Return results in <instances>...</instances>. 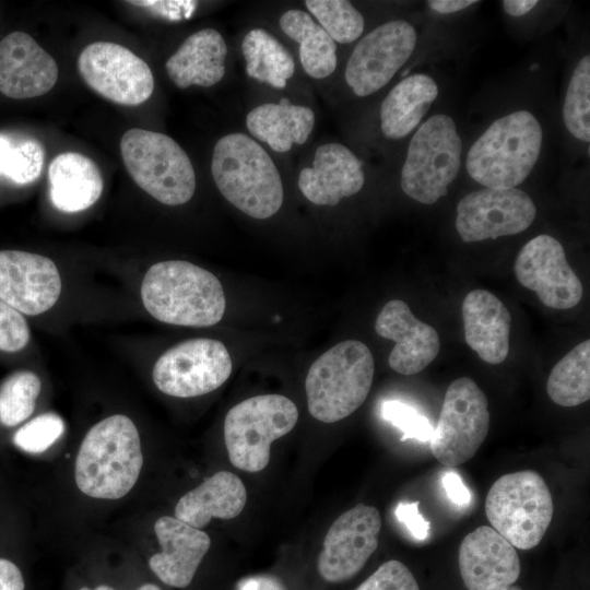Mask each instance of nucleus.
<instances>
[{"mask_svg": "<svg viewBox=\"0 0 590 590\" xmlns=\"http://www.w3.org/2000/svg\"><path fill=\"white\" fill-rule=\"evenodd\" d=\"M141 298L155 319L184 327L214 326L226 308L219 279L184 260L153 264L143 278Z\"/></svg>", "mask_w": 590, "mask_h": 590, "instance_id": "f257e3e1", "label": "nucleus"}, {"mask_svg": "<svg viewBox=\"0 0 590 590\" xmlns=\"http://www.w3.org/2000/svg\"><path fill=\"white\" fill-rule=\"evenodd\" d=\"M143 464L134 423L116 414L86 433L75 460V483L93 498L118 499L135 485Z\"/></svg>", "mask_w": 590, "mask_h": 590, "instance_id": "f03ea898", "label": "nucleus"}, {"mask_svg": "<svg viewBox=\"0 0 590 590\" xmlns=\"http://www.w3.org/2000/svg\"><path fill=\"white\" fill-rule=\"evenodd\" d=\"M211 172L223 197L245 214L263 220L283 203L279 170L266 150L244 133H229L214 145Z\"/></svg>", "mask_w": 590, "mask_h": 590, "instance_id": "7ed1b4c3", "label": "nucleus"}, {"mask_svg": "<svg viewBox=\"0 0 590 590\" xmlns=\"http://www.w3.org/2000/svg\"><path fill=\"white\" fill-rule=\"evenodd\" d=\"M543 133L528 110L493 121L471 145L465 161L470 177L486 188H516L535 166Z\"/></svg>", "mask_w": 590, "mask_h": 590, "instance_id": "20e7f679", "label": "nucleus"}, {"mask_svg": "<svg viewBox=\"0 0 590 590\" xmlns=\"http://www.w3.org/2000/svg\"><path fill=\"white\" fill-rule=\"evenodd\" d=\"M375 373L374 357L366 344L342 341L310 366L305 381L308 411L323 423L350 416L366 400Z\"/></svg>", "mask_w": 590, "mask_h": 590, "instance_id": "39448f33", "label": "nucleus"}, {"mask_svg": "<svg viewBox=\"0 0 590 590\" xmlns=\"http://www.w3.org/2000/svg\"><path fill=\"white\" fill-rule=\"evenodd\" d=\"M125 166L135 184L165 205L188 202L196 174L187 153L170 137L132 128L120 140Z\"/></svg>", "mask_w": 590, "mask_h": 590, "instance_id": "423d86ee", "label": "nucleus"}, {"mask_svg": "<svg viewBox=\"0 0 590 590\" xmlns=\"http://www.w3.org/2000/svg\"><path fill=\"white\" fill-rule=\"evenodd\" d=\"M485 514L493 529L515 548L531 550L543 539L553 517V500L535 471L505 474L491 486Z\"/></svg>", "mask_w": 590, "mask_h": 590, "instance_id": "0eeeda50", "label": "nucleus"}, {"mask_svg": "<svg viewBox=\"0 0 590 590\" xmlns=\"http://www.w3.org/2000/svg\"><path fill=\"white\" fill-rule=\"evenodd\" d=\"M462 141L453 119L428 118L412 137L401 170V188L411 199L433 204L448 193L461 167Z\"/></svg>", "mask_w": 590, "mask_h": 590, "instance_id": "6e6552de", "label": "nucleus"}, {"mask_svg": "<svg viewBox=\"0 0 590 590\" xmlns=\"http://www.w3.org/2000/svg\"><path fill=\"white\" fill-rule=\"evenodd\" d=\"M298 410L281 394H262L234 405L224 421V441L231 463L246 472L262 471L271 444L296 425Z\"/></svg>", "mask_w": 590, "mask_h": 590, "instance_id": "1a4fd4ad", "label": "nucleus"}, {"mask_svg": "<svg viewBox=\"0 0 590 590\" xmlns=\"http://www.w3.org/2000/svg\"><path fill=\"white\" fill-rule=\"evenodd\" d=\"M489 429L488 401L469 377L453 380L446 390L437 425L429 439L434 457L452 468L470 460Z\"/></svg>", "mask_w": 590, "mask_h": 590, "instance_id": "9d476101", "label": "nucleus"}, {"mask_svg": "<svg viewBox=\"0 0 590 590\" xmlns=\"http://www.w3.org/2000/svg\"><path fill=\"white\" fill-rule=\"evenodd\" d=\"M232 358L214 339H191L163 353L153 367V381L163 393L192 398L221 387L231 376Z\"/></svg>", "mask_w": 590, "mask_h": 590, "instance_id": "9b49d317", "label": "nucleus"}, {"mask_svg": "<svg viewBox=\"0 0 590 590\" xmlns=\"http://www.w3.org/2000/svg\"><path fill=\"white\" fill-rule=\"evenodd\" d=\"M78 69L93 91L119 105H140L154 90L153 73L148 63L119 44L95 42L87 45L79 56Z\"/></svg>", "mask_w": 590, "mask_h": 590, "instance_id": "f8f14e48", "label": "nucleus"}, {"mask_svg": "<svg viewBox=\"0 0 590 590\" xmlns=\"http://www.w3.org/2000/svg\"><path fill=\"white\" fill-rule=\"evenodd\" d=\"M416 42V31L406 21H390L374 28L356 44L347 60V85L359 97L377 92L409 60Z\"/></svg>", "mask_w": 590, "mask_h": 590, "instance_id": "ddd939ff", "label": "nucleus"}, {"mask_svg": "<svg viewBox=\"0 0 590 590\" xmlns=\"http://www.w3.org/2000/svg\"><path fill=\"white\" fill-rule=\"evenodd\" d=\"M536 208L518 188H485L464 196L457 205L456 229L464 243L522 233L534 221Z\"/></svg>", "mask_w": 590, "mask_h": 590, "instance_id": "4468645a", "label": "nucleus"}, {"mask_svg": "<svg viewBox=\"0 0 590 590\" xmlns=\"http://www.w3.org/2000/svg\"><path fill=\"white\" fill-rule=\"evenodd\" d=\"M381 516L377 508L358 504L340 515L329 528L317 569L327 582L354 578L378 547Z\"/></svg>", "mask_w": 590, "mask_h": 590, "instance_id": "2eb2a0df", "label": "nucleus"}, {"mask_svg": "<svg viewBox=\"0 0 590 590\" xmlns=\"http://www.w3.org/2000/svg\"><path fill=\"white\" fill-rule=\"evenodd\" d=\"M514 270L518 282L550 308L569 309L582 298L581 281L568 264L562 244L550 235L529 240L519 251Z\"/></svg>", "mask_w": 590, "mask_h": 590, "instance_id": "dca6fc26", "label": "nucleus"}, {"mask_svg": "<svg viewBox=\"0 0 590 590\" xmlns=\"http://www.w3.org/2000/svg\"><path fill=\"white\" fill-rule=\"evenodd\" d=\"M61 293L55 262L44 256L0 250V299L25 315L49 310Z\"/></svg>", "mask_w": 590, "mask_h": 590, "instance_id": "f3484780", "label": "nucleus"}, {"mask_svg": "<svg viewBox=\"0 0 590 590\" xmlns=\"http://www.w3.org/2000/svg\"><path fill=\"white\" fill-rule=\"evenodd\" d=\"M521 569L516 548L491 527L476 528L459 546L458 570L465 590H505L519 581Z\"/></svg>", "mask_w": 590, "mask_h": 590, "instance_id": "a211bd4d", "label": "nucleus"}, {"mask_svg": "<svg viewBox=\"0 0 590 590\" xmlns=\"http://www.w3.org/2000/svg\"><path fill=\"white\" fill-rule=\"evenodd\" d=\"M58 80L55 59L27 33L15 31L0 42V92L13 99L38 97Z\"/></svg>", "mask_w": 590, "mask_h": 590, "instance_id": "6ab92c4d", "label": "nucleus"}, {"mask_svg": "<svg viewBox=\"0 0 590 590\" xmlns=\"http://www.w3.org/2000/svg\"><path fill=\"white\" fill-rule=\"evenodd\" d=\"M375 331L396 343L388 363L399 374L414 375L422 371L439 353L437 331L417 319L403 300L393 299L382 307L376 318Z\"/></svg>", "mask_w": 590, "mask_h": 590, "instance_id": "aec40b11", "label": "nucleus"}, {"mask_svg": "<svg viewBox=\"0 0 590 590\" xmlns=\"http://www.w3.org/2000/svg\"><path fill=\"white\" fill-rule=\"evenodd\" d=\"M154 531L162 551L149 559L151 570L169 587H188L210 548V536L170 516L158 518Z\"/></svg>", "mask_w": 590, "mask_h": 590, "instance_id": "412c9836", "label": "nucleus"}, {"mask_svg": "<svg viewBox=\"0 0 590 590\" xmlns=\"http://www.w3.org/2000/svg\"><path fill=\"white\" fill-rule=\"evenodd\" d=\"M364 182L362 162L339 143L318 146L312 167L303 168L298 176L299 190L317 205H337L357 193Z\"/></svg>", "mask_w": 590, "mask_h": 590, "instance_id": "4be33fe9", "label": "nucleus"}, {"mask_svg": "<svg viewBox=\"0 0 590 590\" xmlns=\"http://www.w3.org/2000/svg\"><path fill=\"white\" fill-rule=\"evenodd\" d=\"M464 339L479 357L492 365L509 352L511 315L505 304L486 290H473L462 302Z\"/></svg>", "mask_w": 590, "mask_h": 590, "instance_id": "5701e85b", "label": "nucleus"}, {"mask_svg": "<svg viewBox=\"0 0 590 590\" xmlns=\"http://www.w3.org/2000/svg\"><path fill=\"white\" fill-rule=\"evenodd\" d=\"M227 47L214 28L191 34L165 63L169 79L179 88L219 83L225 74Z\"/></svg>", "mask_w": 590, "mask_h": 590, "instance_id": "b1692460", "label": "nucleus"}, {"mask_svg": "<svg viewBox=\"0 0 590 590\" xmlns=\"http://www.w3.org/2000/svg\"><path fill=\"white\" fill-rule=\"evenodd\" d=\"M246 502L247 492L243 481L232 472L219 471L180 497L175 507V517L201 529L208 526L212 518L237 517Z\"/></svg>", "mask_w": 590, "mask_h": 590, "instance_id": "393cba45", "label": "nucleus"}, {"mask_svg": "<svg viewBox=\"0 0 590 590\" xmlns=\"http://www.w3.org/2000/svg\"><path fill=\"white\" fill-rule=\"evenodd\" d=\"M49 198L67 213L92 206L103 192V177L93 160L78 152L58 154L48 167Z\"/></svg>", "mask_w": 590, "mask_h": 590, "instance_id": "a878e982", "label": "nucleus"}, {"mask_svg": "<svg viewBox=\"0 0 590 590\" xmlns=\"http://www.w3.org/2000/svg\"><path fill=\"white\" fill-rule=\"evenodd\" d=\"M314 125L312 109L293 105L287 98H281L279 104H262L246 118L249 132L279 153L290 151L293 144H304Z\"/></svg>", "mask_w": 590, "mask_h": 590, "instance_id": "bb28decb", "label": "nucleus"}, {"mask_svg": "<svg viewBox=\"0 0 590 590\" xmlns=\"http://www.w3.org/2000/svg\"><path fill=\"white\" fill-rule=\"evenodd\" d=\"M438 96V86L427 74L404 78L388 93L380 107V127L389 139L406 137L418 125Z\"/></svg>", "mask_w": 590, "mask_h": 590, "instance_id": "cd10ccee", "label": "nucleus"}, {"mask_svg": "<svg viewBox=\"0 0 590 590\" xmlns=\"http://www.w3.org/2000/svg\"><path fill=\"white\" fill-rule=\"evenodd\" d=\"M280 27L299 44V59L311 78L323 79L337 68V46L323 28L302 10H288L280 19Z\"/></svg>", "mask_w": 590, "mask_h": 590, "instance_id": "c85d7f7f", "label": "nucleus"}, {"mask_svg": "<svg viewBox=\"0 0 590 590\" xmlns=\"http://www.w3.org/2000/svg\"><path fill=\"white\" fill-rule=\"evenodd\" d=\"M241 51L248 76L283 88L294 74L295 63L288 50L262 28L249 31L243 39Z\"/></svg>", "mask_w": 590, "mask_h": 590, "instance_id": "c756f323", "label": "nucleus"}, {"mask_svg": "<svg viewBox=\"0 0 590 590\" xmlns=\"http://www.w3.org/2000/svg\"><path fill=\"white\" fill-rule=\"evenodd\" d=\"M546 391L554 403L565 408L590 399V340L576 345L553 367Z\"/></svg>", "mask_w": 590, "mask_h": 590, "instance_id": "7c9ffc66", "label": "nucleus"}, {"mask_svg": "<svg viewBox=\"0 0 590 590\" xmlns=\"http://www.w3.org/2000/svg\"><path fill=\"white\" fill-rule=\"evenodd\" d=\"M45 160L43 144L24 134L0 132V176L19 185L35 181Z\"/></svg>", "mask_w": 590, "mask_h": 590, "instance_id": "2f4dec72", "label": "nucleus"}, {"mask_svg": "<svg viewBox=\"0 0 590 590\" xmlns=\"http://www.w3.org/2000/svg\"><path fill=\"white\" fill-rule=\"evenodd\" d=\"M40 388V379L33 371L10 375L0 386V423L12 427L31 416Z\"/></svg>", "mask_w": 590, "mask_h": 590, "instance_id": "473e14b6", "label": "nucleus"}, {"mask_svg": "<svg viewBox=\"0 0 590 590\" xmlns=\"http://www.w3.org/2000/svg\"><path fill=\"white\" fill-rule=\"evenodd\" d=\"M567 130L578 140L590 141V57L583 56L571 74L563 106Z\"/></svg>", "mask_w": 590, "mask_h": 590, "instance_id": "72a5a7b5", "label": "nucleus"}, {"mask_svg": "<svg viewBox=\"0 0 590 590\" xmlns=\"http://www.w3.org/2000/svg\"><path fill=\"white\" fill-rule=\"evenodd\" d=\"M305 4L333 42L352 43L364 31V17L350 1L306 0Z\"/></svg>", "mask_w": 590, "mask_h": 590, "instance_id": "f704fd0d", "label": "nucleus"}, {"mask_svg": "<svg viewBox=\"0 0 590 590\" xmlns=\"http://www.w3.org/2000/svg\"><path fill=\"white\" fill-rule=\"evenodd\" d=\"M64 433V422L56 413H44L20 427L13 444L28 453H40L50 448Z\"/></svg>", "mask_w": 590, "mask_h": 590, "instance_id": "c9c22d12", "label": "nucleus"}, {"mask_svg": "<svg viewBox=\"0 0 590 590\" xmlns=\"http://www.w3.org/2000/svg\"><path fill=\"white\" fill-rule=\"evenodd\" d=\"M384 420L399 428L403 436L401 441L409 438L420 441H429L434 427L430 422L411 405L398 401L387 400L381 405Z\"/></svg>", "mask_w": 590, "mask_h": 590, "instance_id": "e433bc0d", "label": "nucleus"}, {"mask_svg": "<svg viewBox=\"0 0 590 590\" xmlns=\"http://www.w3.org/2000/svg\"><path fill=\"white\" fill-rule=\"evenodd\" d=\"M354 590H422L414 573L404 563L389 559L363 580Z\"/></svg>", "mask_w": 590, "mask_h": 590, "instance_id": "4c0bfd02", "label": "nucleus"}, {"mask_svg": "<svg viewBox=\"0 0 590 590\" xmlns=\"http://www.w3.org/2000/svg\"><path fill=\"white\" fill-rule=\"evenodd\" d=\"M30 340V329L20 311L0 299V350L17 352Z\"/></svg>", "mask_w": 590, "mask_h": 590, "instance_id": "58836bf2", "label": "nucleus"}, {"mask_svg": "<svg viewBox=\"0 0 590 590\" xmlns=\"http://www.w3.org/2000/svg\"><path fill=\"white\" fill-rule=\"evenodd\" d=\"M418 504V502L400 503L396 508V517L416 540L422 541L428 536L429 522L420 514Z\"/></svg>", "mask_w": 590, "mask_h": 590, "instance_id": "ea45409f", "label": "nucleus"}, {"mask_svg": "<svg viewBox=\"0 0 590 590\" xmlns=\"http://www.w3.org/2000/svg\"><path fill=\"white\" fill-rule=\"evenodd\" d=\"M129 3L175 21L189 17L196 8L193 1H129Z\"/></svg>", "mask_w": 590, "mask_h": 590, "instance_id": "a19ab883", "label": "nucleus"}, {"mask_svg": "<svg viewBox=\"0 0 590 590\" xmlns=\"http://www.w3.org/2000/svg\"><path fill=\"white\" fill-rule=\"evenodd\" d=\"M25 582L20 568L7 558H0V590H24Z\"/></svg>", "mask_w": 590, "mask_h": 590, "instance_id": "79ce46f5", "label": "nucleus"}, {"mask_svg": "<svg viewBox=\"0 0 590 590\" xmlns=\"http://www.w3.org/2000/svg\"><path fill=\"white\" fill-rule=\"evenodd\" d=\"M442 484L448 497L455 504L462 506L470 503L471 494L456 472H447L442 477Z\"/></svg>", "mask_w": 590, "mask_h": 590, "instance_id": "37998d69", "label": "nucleus"}, {"mask_svg": "<svg viewBox=\"0 0 590 590\" xmlns=\"http://www.w3.org/2000/svg\"><path fill=\"white\" fill-rule=\"evenodd\" d=\"M238 590H284L282 585L271 577L258 576L251 577L241 582L238 586Z\"/></svg>", "mask_w": 590, "mask_h": 590, "instance_id": "c03bdc74", "label": "nucleus"}, {"mask_svg": "<svg viewBox=\"0 0 590 590\" xmlns=\"http://www.w3.org/2000/svg\"><path fill=\"white\" fill-rule=\"evenodd\" d=\"M477 2L473 0H430L427 4L433 11L446 14L461 11Z\"/></svg>", "mask_w": 590, "mask_h": 590, "instance_id": "a18cd8bd", "label": "nucleus"}, {"mask_svg": "<svg viewBox=\"0 0 590 590\" xmlns=\"http://www.w3.org/2000/svg\"><path fill=\"white\" fill-rule=\"evenodd\" d=\"M505 12L511 16H522L538 3L534 0H505L502 2Z\"/></svg>", "mask_w": 590, "mask_h": 590, "instance_id": "49530a36", "label": "nucleus"}, {"mask_svg": "<svg viewBox=\"0 0 590 590\" xmlns=\"http://www.w3.org/2000/svg\"><path fill=\"white\" fill-rule=\"evenodd\" d=\"M94 590H116V589L107 585H99ZM137 590H162V589L154 583H144L140 586Z\"/></svg>", "mask_w": 590, "mask_h": 590, "instance_id": "de8ad7c7", "label": "nucleus"}, {"mask_svg": "<svg viewBox=\"0 0 590 590\" xmlns=\"http://www.w3.org/2000/svg\"><path fill=\"white\" fill-rule=\"evenodd\" d=\"M505 590H524V588H522V587H521L520 585H518V582H517V583H515V585H512V586L506 588Z\"/></svg>", "mask_w": 590, "mask_h": 590, "instance_id": "09e8293b", "label": "nucleus"}, {"mask_svg": "<svg viewBox=\"0 0 590 590\" xmlns=\"http://www.w3.org/2000/svg\"><path fill=\"white\" fill-rule=\"evenodd\" d=\"M79 590H91V589L87 588V587H82V588H80Z\"/></svg>", "mask_w": 590, "mask_h": 590, "instance_id": "8fccbe9b", "label": "nucleus"}]
</instances>
